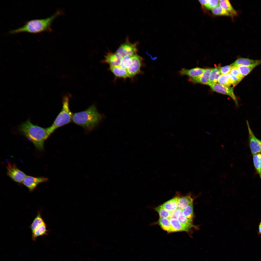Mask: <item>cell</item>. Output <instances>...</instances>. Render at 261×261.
<instances>
[{
	"label": "cell",
	"mask_w": 261,
	"mask_h": 261,
	"mask_svg": "<svg viewBox=\"0 0 261 261\" xmlns=\"http://www.w3.org/2000/svg\"><path fill=\"white\" fill-rule=\"evenodd\" d=\"M44 222L42 217L40 213L39 212L30 226L32 232H34Z\"/></svg>",
	"instance_id": "cell-26"
},
{
	"label": "cell",
	"mask_w": 261,
	"mask_h": 261,
	"mask_svg": "<svg viewBox=\"0 0 261 261\" xmlns=\"http://www.w3.org/2000/svg\"><path fill=\"white\" fill-rule=\"evenodd\" d=\"M179 198L180 197L178 196L174 197L165 202L161 206L164 209L171 212L177 208Z\"/></svg>",
	"instance_id": "cell-16"
},
{
	"label": "cell",
	"mask_w": 261,
	"mask_h": 261,
	"mask_svg": "<svg viewBox=\"0 0 261 261\" xmlns=\"http://www.w3.org/2000/svg\"><path fill=\"white\" fill-rule=\"evenodd\" d=\"M175 215L176 218L182 224L195 229L198 228L197 226L193 224V220L188 219L184 215L182 210L177 209L176 210Z\"/></svg>",
	"instance_id": "cell-15"
},
{
	"label": "cell",
	"mask_w": 261,
	"mask_h": 261,
	"mask_svg": "<svg viewBox=\"0 0 261 261\" xmlns=\"http://www.w3.org/2000/svg\"><path fill=\"white\" fill-rule=\"evenodd\" d=\"M19 130L21 134L40 150L43 149L44 142L51 135L47 128H44L34 124L29 119L20 125Z\"/></svg>",
	"instance_id": "cell-1"
},
{
	"label": "cell",
	"mask_w": 261,
	"mask_h": 261,
	"mask_svg": "<svg viewBox=\"0 0 261 261\" xmlns=\"http://www.w3.org/2000/svg\"><path fill=\"white\" fill-rule=\"evenodd\" d=\"M219 0H208L207 4L204 7L209 10H212L219 3Z\"/></svg>",
	"instance_id": "cell-32"
},
{
	"label": "cell",
	"mask_w": 261,
	"mask_h": 261,
	"mask_svg": "<svg viewBox=\"0 0 261 261\" xmlns=\"http://www.w3.org/2000/svg\"><path fill=\"white\" fill-rule=\"evenodd\" d=\"M137 43H131L128 39L117 50L116 52L122 57L132 56L137 54Z\"/></svg>",
	"instance_id": "cell-5"
},
{
	"label": "cell",
	"mask_w": 261,
	"mask_h": 261,
	"mask_svg": "<svg viewBox=\"0 0 261 261\" xmlns=\"http://www.w3.org/2000/svg\"><path fill=\"white\" fill-rule=\"evenodd\" d=\"M169 219L174 232L182 231L188 232L193 228L191 226L182 224L176 218Z\"/></svg>",
	"instance_id": "cell-14"
},
{
	"label": "cell",
	"mask_w": 261,
	"mask_h": 261,
	"mask_svg": "<svg viewBox=\"0 0 261 261\" xmlns=\"http://www.w3.org/2000/svg\"><path fill=\"white\" fill-rule=\"evenodd\" d=\"M231 66L230 65L225 66L223 67H219V71L222 74H228L230 72Z\"/></svg>",
	"instance_id": "cell-35"
},
{
	"label": "cell",
	"mask_w": 261,
	"mask_h": 261,
	"mask_svg": "<svg viewBox=\"0 0 261 261\" xmlns=\"http://www.w3.org/2000/svg\"><path fill=\"white\" fill-rule=\"evenodd\" d=\"M218 82L219 84L226 87H229L232 84L231 80L228 74L221 75Z\"/></svg>",
	"instance_id": "cell-28"
},
{
	"label": "cell",
	"mask_w": 261,
	"mask_h": 261,
	"mask_svg": "<svg viewBox=\"0 0 261 261\" xmlns=\"http://www.w3.org/2000/svg\"><path fill=\"white\" fill-rule=\"evenodd\" d=\"M205 70V69L199 67L189 69L183 68L180 71L179 73L182 76L187 75L189 77L195 78L199 77L203 74Z\"/></svg>",
	"instance_id": "cell-13"
},
{
	"label": "cell",
	"mask_w": 261,
	"mask_h": 261,
	"mask_svg": "<svg viewBox=\"0 0 261 261\" xmlns=\"http://www.w3.org/2000/svg\"><path fill=\"white\" fill-rule=\"evenodd\" d=\"M230 73L237 77L243 79L244 78L241 74L237 66H231V70Z\"/></svg>",
	"instance_id": "cell-34"
},
{
	"label": "cell",
	"mask_w": 261,
	"mask_h": 261,
	"mask_svg": "<svg viewBox=\"0 0 261 261\" xmlns=\"http://www.w3.org/2000/svg\"><path fill=\"white\" fill-rule=\"evenodd\" d=\"M105 118L99 112L96 106L92 105L86 110L73 114L72 121L90 131L98 126Z\"/></svg>",
	"instance_id": "cell-2"
},
{
	"label": "cell",
	"mask_w": 261,
	"mask_h": 261,
	"mask_svg": "<svg viewBox=\"0 0 261 261\" xmlns=\"http://www.w3.org/2000/svg\"><path fill=\"white\" fill-rule=\"evenodd\" d=\"M261 61V60H255L248 58H240L236 60L231 65V66H236L239 65H252Z\"/></svg>",
	"instance_id": "cell-19"
},
{
	"label": "cell",
	"mask_w": 261,
	"mask_h": 261,
	"mask_svg": "<svg viewBox=\"0 0 261 261\" xmlns=\"http://www.w3.org/2000/svg\"><path fill=\"white\" fill-rule=\"evenodd\" d=\"M193 203L187 205L182 210L184 215L188 219L192 220L194 215Z\"/></svg>",
	"instance_id": "cell-27"
},
{
	"label": "cell",
	"mask_w": 261,
	"mask_h": 261,
	"mask_svg": "<svg viewBox=\"0 0 261 261\" xmlns=\"http://www.w3.org/2000/svg\"><path fill=\"white\" fill-rule=\"evenodd\" d=\"M7 174L12 180L19 183H22L27 176L23 172L18 168L15 165L8 163L7 166Z\"/></svg>",
	"instance_id": "cell-7"
},
{
	"label": "cell",
	"mask_w": 261,
	"mask_h": 261,
	"mask_svg": "<svg viewBox=\"0 0 261 261\" xmlns=\"http://www.w3.org/2000/svg\"><path fill=\"white\" fill-rule=\"evenodd\" d=\"M259 233L261 234V226L259 225Z\"/></svg>",
	"instance_id": "cell-36"
},
{
	"label": "cell",
	"mask_w": 261,
	"mask_h": 261,
	"mask_svg": "<svg viewBox=\"0 0 261 261\" xmlns=\"http://www.w3.org/2000/svg\"><path fill=\"white\" fill-rule=\"evenodd\" d=\"M209 86L214 91L230 96L234 100L236 106H238V101L234 92V87H226L217 83Z\"/></svg>",
	"instance_id": "cell-8"
},
{
	"label": "cell",
	"mask_w": 261,
	"mask_h": 261,
	"mask_svg": "<svg viewBox=\"0 0 261 261\" xmlns=\"http://www.w3.org/2000/svg\"><path fill=\"white\" fill-rule=\"evenodd\" d=\"M48 179L44 177H36L27 176L25 178L22 183L28 189L29 191H33L37 185L40 183L47 181Z\"/></svg>",
	"instance_id": "cell-10"
},
{
	"label": "cell",
	"mask_w": 261,
	"mask_h": 261,
	"mask_svg": "<svg viewBox=\"0 0 261 261\" xmlns=\"http://www.w3.org/2000/svg\"><path fill=\"white\" fill-rule=\"evenodd\" d=\"M123 57L116 52L115 53L109 52L105 56V58L103 62L108 64L110 66H118Z\"/></svg>",
	"instance_id": "cell-11"
},
{
	"label": "cell",
	"mask_w": 261,
	"mask_h": 261,
	"mask_svg": "<svg viewBox=\"0 0 261 261\" xmlns=\"http://www.w3.org/2000/svg\"><path fill=\"white\" fill-rule=\"evenodd\" d=\"M132 57L130 56L123 57L119 66L123 69L127 70L131 64Z\"/></svg>",
	"instance_id": "cell-29"
},
{
	"label": "cell",
	"mask_w": 261,
	"mask_h": 261,
	"mask_svg": "<svg viewBox=\"0 0 261 261\" xmlns=\"http://www.w3.org/2000/svg\"><path fill=\"white\" fill-rule=\"evenodd\" d=\"M259 225H260V226H261V223H260V224Z\"/></svg>",
	"instance_id": "cell-37"
},
{
	"label": "cell",
	"mask_w": 261,
	"mask_h": 261,
	"mask_svg": "<svg viewBox=\"0 0 261 261\" xmlns=\"http://www.w3.org/2000/svg\"><path fill=\"white\" fill-rule=\"evenodd\" d=\"M48 230L44 222L34 232H32V238L35 241L38 237L43 236L48 234Z\"/></svg>",
	"instance_id": "cell-22"
},
{
	"label": "cell",
	"mask_w": 261,
	"mask_h": 261,
	"mask_svg": "<svg viewBox=\"0 0 261 261\" xmlns=\"http://www.w3.org/2000/svg\"><path fill=\"white\" fill-rule=\"evenodd\" d=\"M219 67L211 68V73L209 79L208 85L209 86L217 83L221 75L219 71Z\"/></svg>",
	"instance_id": "cell-24"
},
{
	"label": "cell",
	"mask_w": 261,
	"mask_h": 261,
	"mask_svg": "<svg viewBox=\"0 0 261 261\" xmlns=\"http://www.w3.org/2000/svg\"><path fill=\"white\" fill-rule=\"evenodd\" d=\"M132 62L130 67L127 69L130 77H133L141 72V68L143 59L137 54L131 57Z\"/></svg>",
	"instance_id": "cell-9"
},
{
	"label": "cell",
	"mask_w": 261,
	"mask_h": 261,
	"mask_svg": "<svg viewBox=\"0 0 261 261\" xmlns=\"http://www.w3.org/2000/svg\"><path fill=\"white\" fill-rule=\"evenodd\" d=\"M248 132L250 148L253 155L261 152V140L257 138L251 130L248 120L246 121Z\"/></svg>",
	"instance_id": "cell-6"
},
{
	"label": "cell",
	"mask_w": 261,
	"mask_h": 261,
	"mask_svg": "<svg viewBox=\"0 0 261 261\" xmlns=\"http://www.w3.org/2000/svg\"><path fill=\"white\" fill-rule=\"evenodd\" d=\"M211 71V68L205 69L203 73L200 76L195 78L189 77L188 80L194 83H201L208 85Z\"/></svg>",
	"instance_id": "cell-12"
},
{
	"label": "cell",
	"mask_w": 261,
	"mask_h": 261,
	"mask_svg": "<svg viewBox=\"0 0 261 261\" xmlns=\"http://www.w3.org/2000/svg\"><path fill=\"white\" fill-rule=\"evenodd\" d=\"M158 223L162 229L167 232H174L169 218L160 217Z\"/></svg>",
	"instance_id": "cell-21"
},
{
	"label": "cell",
	"mask_w": 261,
	"mask_h": 261,
	"mask_svg": "<svg viewBox=\"0 0 261 261\" xmlns=\"http://www.w3.org/2000/svg\"><path fill=\"white\" fill-rule=\"evenodd\" d=\"M109 69L116 77L123 78L130 77L127 70L122 68L119 66H110Z\"/></svg>",
	"instance_id": "cell-17"
},
{
	"label": "cell",
	"mask_w": 261,
	"mask_h": 261,
	"mask_svg": "<svg viewBox=\"0 0 261 261\" xmlns=\"http://www.w3.org/2000/svg\"><path fill=\"white\" fill-rule=\"evenodd\" d=\"M261 64V61L258 63L248 65H239L237 67L242 76L244 78L248 75L256 67Z\"/></svg>",
	"instance_id": "cell-18"
},
{
	"label": "cell",
	"mask_w": 261,
	"mask_h": 261,
	"mask_svg": "<svg viewBox=\"0 0 261 261\" xmlns=\"http://www.w3.org/2000/svg\"><path fill=\"white\" fill-rule=\"evenodd\" d=\"M193 199L189 195L180 197L177 209L182 210L186 206L193 203Z\"/></svg>",
	"instance_id": "cell-23"
},
{
	"label": "cell",
	"mask_w": 261,
	"mask_h": 261,
	"mask_svg": "<svg viewBox=\"0 0 261 261\" xmlns=\"http://www.w3.org/2000/svg\"><path fill=\"white\" fill-rule=\"evenodd\" d=\"M253 155V160L255 170L261 178V152Z\"/></svg>",
	"instance_id": "cell-25"
},
{
	"label": "cell",
	"mask_w": 261,
	"mask_h": 261,
	"mask_svg": "<svg viewBox=\"0 0 261 261\" xmlns=\"http://www.w3.org/2000/svg\"><path fill=\"white\" fill-rule=\"evenodd\" d=\"M69 96H64L63 98L62 109L52 125L48 127L51 134L57 128L69 123L72 121L73 114L70 110L69 106Z\"/></svg>",
	"instance_id": "cell-4"
},
{
	"label": "cell",
	"mask_w": 261,
	"mask_h": 261,
	"mask_svg": "<svg viewBox=\"0 0 261 261\" xmlns=\"http://www.w3.org/2000/svg\"><path fill=\"white\" fill-rule=\"evenodd\" d=\"M155 210L158 213L160 217L169 218L170 216L171 212L164 209L161 205L156 207Z\"/></svg>",
	"instance_id": "cell-31"
},
{
	"label": "cell",
	"mask_w": 261,
	"mask_h": 261,
	"mask_svg": "<svg viewBox=\"0 0 261 261\" xmlns=\"http://www.w3.org/2000/svg\"><path fill=\"white\" fill-rule=\"evenodd\" d=\"M60 13V11H58L53 14L47 18L28 21L22 26L11 30L8 33L14 34L25 32L37 34L45 31H51L52 22Z\"/></svg>",
	"instance_id": "cell-3"
},
{
	"label": "cell",
	"mask_w": 261,
	"mask_h": 261,
	"mask_svg": "<svg viewBox=\"0 0 261 261\" xmlns=\"http://www.w3.org/2000/svg\"><path fill=\"white\" fill-rule=\"evenodd\" d=\"M219 3L220 6L229 14L230 16H234L237 15L236 11L229 0H220Z\"/></svg>",
	"instance_id": "cell-20"
},
{
	"label": "cell",
	"mask_w": 261,
	"mask_h": 261,
	"mask_svg": "<svg viewBox=\"0 0 261 261\" xmlns=\"http://www.w3.org/2000/svg\"><path fill=\"white\" fill-rule=\"evenodd\" d=\"M212 13L216 15L230 16L229 14L218 4L211 10Z\"/></svg>",
	"instance_id": "cell-30"
},
{
	"label": "cell",
	"mask_w": 261,
	"mask_h": 261,
	"mask_svg": "<svg viewBox=\"0 0 261 261\" xmlns=\"http://www.w3.org/2000/svg\"><path fill=\"white\" fill-rule=\"evenodd\" d=\"M228 74L231 80L232 84L234 87L238 84L243 79L234 76L230 73Z\"/></svg>",
	"instance_id": "cell-33"
}]
</instances>
